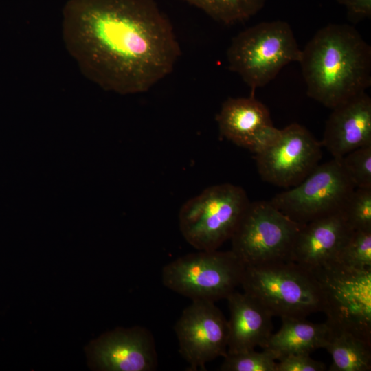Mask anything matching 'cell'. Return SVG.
Segmentation results:
<instances>
[{"label":"cell","mask_w":371,"mask_h":371,"mask_svg":"<svg viewBox=\"0 0 371 371\" xmlns=\"http://www.w3.org/2000/svg\"><path fill=\"white\" fill-rule=\"evenodd\" d=\"M302 225L270 201L250 202L230 239L231 251L245 266L290 260Z\"/></svg>","instance_id":"8"},{"label":"cell","mask_w":371,"mask_h":371,"mask_svg":"<svg viewBox=\"0 0 371 371\" xmlns=\"http://www.w3.org/2000/svg\"><path fill=\"white\" fill-rule=\"evenodd\" d=\"M62 37L81 72L106 91H149L181 56L172 25L156 0H69Z\"/></svg>","instance_id":"1"},{"label":"cell","mask_w":371,"mask_h":371,"mask_svg":"<svg viewBox=\"0 0 371 371\" xmlns=\"http://www.w3.org/2000/svg\"><path fill=\"white\" fill-rule=\"evenodd\" d=\"M243 292L280 319H305L322 312L324 295L314 273L291 260L245 266Z\"/></svg>","instance_id":"3"},{"label":"cell","mask_w":371,"mask_h":371,"mask_svg":"<svg viewBox=\"0 0 371 371\" xmlns=\"http://www.w3.org/2000/svg\"><path fill=\"white\" fill-rule=\"evenodd\" d=\"M249 203L240 186L222 183L208 187L181 207L180 232L199 251L218 249L231 239Z\"/></svg>","instance_id":"5"},{"label":"cell","mask_w":371,"mask_h":371,"mask_svg":"<svg viewBox=\"0 0 371 371\" xmlns=\"http://www.w3.org/2000/svg\"><path fill=\"white\" fill-rule=\"evenodd\" d=\"M229 311L227 353L265 348L272 334L273 316L247 294L232 293L227 298Z\"/></svg>","instance_id":"16"},{"label":"cell","mask_w":371,"mask_h":371,"mask_svg":"<svg viewBox=\"0 0 371 371\" xmlns=\"http://www.w3.org/2000/svg\"><path fill=\"white\" fill-rule=\"evenodd\" d=\"M312 271L324 295L330 331L351 333L371 343V269L333 262Z\"/></svg>","instance_id":"6"},{"label":"cell","mask_w":371,"mask_h":371,"mask_svg":"<svg viewBox=\"0 0 371 371\" xmlns=\"http://www.w3.org/2000/svg\"><path fill=\"white\" fill-rule=\"evenodd\" d=\"M352 231L342 212L303 224L295 239L290 260L309 271L335 262Z\"/></svg>","instance_id":"15"},{"label":"cell","mask_w":371,"mask_h":371,"mask_svg":"<svg viewBox=\"0 0 371 371\" xmlns=\"http://www.w3.org/2000/svg\"><path fill=\"white\" fill-rule=\"evenodd\" d=\"M245 265L230 251L201 250L181 256L161 271L163 284L190 298L215 302L240 285Z\"/></svg>","instance_id":"7"},{"label":"cell","mask_w":371,"mask_h":371,"mask_svg":"<svg viewBox=\"0 0 371 371\" xmlns=\"http://www.w3.org/2000/svg\"><path fill=\"white\" fill-rule=\"evenodd\" d=\"M281 319L280 330L271 334L265 348L276 353L278 359L286 355L310 354L318 348H324L330 333L326 322L313 323L295 318Z\"/></svg>","instance_id":"17"},{"label":"cell","mask_w":371,"mask_h":371,"mask_svg":"<svg viewBox=\"0 0 371 371\" xmlns=\"http://www.w3.org/2000/svg\"><path fill=\"white\" fill-rule=\"evenodd\" d=\"M219 368L221 371H276L278 356L268 348L227 353Z\"/></svg>","instance_id":"21"},{"label":"cell","mask_w":371,"mask_h":371,"mask_svg":"<svg viewBox=\"0 0 371 371\" xmlns=\"http://www.w3.org/2000/svg\"><path fill=\"white\" fill-rule=\"evenodd\" d=\"M300 49L288 23L277 20L257 23L236 35L227 50L229 69L251 88L265 86L292 62Z\"/></svg>","instance_id":"4"},{"label":"cell","mask_w":371,"mask_h":371,"mask_svg":"<svg viewBox=\"0 0 371 371\" xmlns=\"http://www.w3.org/2000/svg\"><path fill=\"white\" fill-rule=\"evenodd\" d=\"M339 159L355 188H371V145L356 148Z\"/></svg>","instance_id":"22"},{"label":"cell","mask_w":371,"mask_h":371,"mask_svg":"<svg viewBox=\"0 0 371 371\" xmlns=\"http://www.w3.org/2000/svg\"><path fill=\"white\" fill-rule=\"evenodd\" d=\"M344 6L348 20L357 23L371 16V0H335Z\"/></svg>","instance_id":"25"},{"label":"cell","mask_w":371,"mask_h":371,"mask_svg":"<svg viewBox=\"0 0 371 371\" xmlns=\"http://www.w3.org/2000/svg\"><path fill=\"white\" fill-rule=\"evenodd\" d=\"M93 369L102 371H154L158 358L153 334L136 326L118 328L93 341L87 349Z\"/></svg>","instance_id":"12"},{"label":"cell","mask_w":371,"mask_h":371,"mask_svg":"<svg viewBox=\"0 0 371 371\" xmlns=\"http://www.w3.org/2000/svg\"><path fill=\"white\" fill-rule=\"evenodd\" d=\"M216 120L222 137L254 154L269 145L280 131L273 126L267 107L253 94L228 98Z\"/></svg>","instance_id":"13"},{"label":"cell","mask_w":371,"mask_h":371,"mask_svg":"<svg viewBox=\"0 0 371 371\" xmlns=\"http://www.w3.org/2000/svg\"><path fill=\"white\" fill-rule=\"evenodd\" d=\"M331 355L330 371H370L371 343L346 332L329 333L324 347Z\"/></svg>","instance_id":"18"},{"label":"cell","mask_w":371,"mask_h":371,"mask_svg":"<svg viewBox=\"0 0 371 371\" xmlns=\"http://www.w3.org/2000/svg\"><path fill=\"white\" fill-rule=\"evenodd\" d=\"M326 365L312 359L310 354H290L281 357L276 371H324Z\"/></svg>","instance_id":"24"},{"label":"cell","mask_w":371,"mask_h":371,"mask_svg":"<svg viewBox=\"0 0 371 371\" xmlns=\"http://www.w3.org/2000/svg\"><path fill=\"white\" fill-rule=\"evenodd\" d=\"M320 142L335 159L371 145V98L366 92L332 109Z\"/></svg>","instance_id":"14"},{"label":"cell","mask_w":371,"mask_h":371,"mask_svg":"<svg viewBox=\"0 0 371 371\" xmlns=\"http://www.w3.org/2000/svg\"><path fill=\"white\" fill-rule=\"evenodd\" d=\"M322 144L304 126L292 123L280 129L276 138L255 153L263 181L291 188L302 182L319 164Z\"/></svg>","instance_id":"10"},{"label":"cell","mask_w":371,"mask_h":371,"mask_svg":"<svg viewBox=\"0 0 371 371\" xmlns=\"http://www.w3.org/2000/svg\"><path fill=\"white\" fill-rule=\"evenodd\" d=\"M342 214L352 230H371V188H355Z\"/></svg>","instance_id":"23"},{"label":"cell","mask_w":371,"mask_h":371,"mask_svg":"<svg viewBox=\"0 0 371 371\" xmlns=\"http://www.w3.org/2000/svg\"><path fill=\"white\" fill-rule=\"evenodd\" d=\"M335 262L358 269H371V230H353Z\"/></svg>","instance_id":"20"},{"label":"cell","mask_w":371,"mask_h":371,"mask_svg":"<svg viewBox=\"0 0 371 371\" xmlns=\"http://www.w3.org/2000/svg\"><path fill=\"white\" fill-rule=\"evenodd\" d=\"M308 97L330 109L371 85V47L355 27L328 24L301 52Z\"/></svg>","instance_id":"2"},{"label":"cell","mask_w":371,"mask_h":371,"mask_svg":"<svg viewBox=\"0 0 371 371\" xmlns=\"http://www.w3.org/2000/svg\"><path fill=\"white\" fill-rule=\"evenodd\" d=\"M203 10L214 20L233 25L258 13L267 0H181Z\"/></svg>","instance_id":"19"},{"label":"cell","mask_w":371,"mask_h":371,"mask_svg":"<svg viewBox=\"0 0 371 371\" xmlns=\"http://www.w3.org/2000/svg\"><path fill=\"white\" fill-rule=\"evenodd\" d=\"M355 188L340 159L333 158L269 201L294 221L305 224L342 212Z\"/></svg>","instance_id":"9"},{"label":"cell","mask_w":371,"mask_h":371,"mask_svg":"<svg viewBox=\"0 0 371 371\" xmlns=\"http://www.w3.org/2000/svg\"><path fill=\"white\" fill-rule=\"evenodd\" d=\"M174 330L179 352L190 370H205L207 363L227 353V319L213 302L192 301L183 309Z\"/></svg>","instance_id":"11"}]
</instances>
